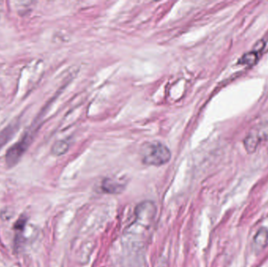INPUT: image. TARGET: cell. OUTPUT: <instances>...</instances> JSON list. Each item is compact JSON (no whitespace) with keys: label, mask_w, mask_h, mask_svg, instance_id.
Wrapping results in <instances>:
<instances>
[{"label":"cell","mask_w":268,"mask_h":267,"mask_svg":"<svg viewBox=\"0 0 268 267\" xmlns=\"http://www.w3.org/2000/svg\"><path fill=\"white\" fill-rule=\"evenodd\" d=\"M30 141L31 138L29 134H25V136L19 142L13 144L8 150L6 154V163L8 167H13L18 163L21 157L23 156V154H25L27 149L29 147Z\"/></svg>","instance_id":"cell-4"},{"label":"cell","mask_w":268,"mask_h":267,"mask_svg":"<svg viewBox=\"0 0 268 267\" xmlns=\"http://www.w3.org/2000/svg\"><path fill=\"white\" fill-rule=\"evenodd\" d=\"M26 222L27 219L26 217H25V216H21V218L17 220V222H16L15 226H14V229H15L16 231H17V238L16 239V242H19L20 235H21V233H23V231H24Z\"/></svg>","instance_id":"cell-10"},{"label":"cell","mask_w":268,"mask_h":267,"mask_svg":"<svg viewBox=\"0 0 268 267\" xmlns=\"http://www.w3.org/2000/svg\"><path fill=\"white\" fill-rule=\"evenodd\" d=\"M101 189H102L103 192L106 194H120L124 190L125 185L123 184L122 182H119V181L115 180V179L107 178L102 181Z\"/></svg>","instance_id":"cell-6"},{"label":"cell","mask_w":268,"mask_h":267,"mask_svg":"<svg viewBox=\"0 0 268 267\" xmlns=\"http://www.w3.org/2000/svg\"><path fill=\"white\" fill-rule=\"evenodd\" d=\"M268 139V124L259 126L251 130L244 139V146L249 154L254 152L262 140Z\"/></svg>","instance_id":"cell-3"},{"label":"cell","mask_w":268,"mask_h":267,"mask_svg":"<svg viewBox=\"0 0 268 267\" xmlns=\"http://www.w3.org/2000/svg\"><path fill=\"white\" fill-rule=\"evenodd\" d=\"M268 245V229L263 227L259 229L253 237V248L256 252H261Z\"/></svg>","instance_id":"cell-5"},{"label":"cell","mask_w":268,"mask_h":267,"mask_svg":"<svg viewBox=\"0 0 268 267\" xmlns=\"http://www.w3.org/2000/svg\"><path fill=\"white\" fill-rule=\"evenodd\" d=\"M18 129L19 125L17 123H12L6 126L2 131H0V150L4 147V145L10 141Z\"/></svg>","instance_id":"cell-7"},{"label":"cell","mask_w":268,"mask_h":267,"mask_svg":"<svg viewBox=\"0 0 268 267\" xmlns=\"http://www.w3.org/2000/svg\"><path fill=\"white\" fill-rule=\"evenodd\" d=\"M170 158V149L163 143H147L143 149V162L147 166H163L167 163Z\"/></svg>","instance_id":"cell-1"},{"label":"cell","mask_w":268,"mask_h":267,"mask_svg":"<svg viewBox=\"0 0 268 267\" xmlns=\"http://www.w3.org/2000/svg\"><path fill=\"white\" fill-rule=\"evenodd\" d=\"M258 53L255 51H250L248 53H245L241 58L238 60V64H244V65H253L256 64L258 60Z\"/></svg>","instance_id":"cell-9"},{"label":"cell","mask_w":268,"mask_h":267,"mask_svg":"<svg viewBox=\"0 0 268 267\" xmlns=\"http://www.w3.org/2000/svg\"><path fill=\"white\" fill-rule=\"evenodd\" d=\"M265 42L264 40H260L256 44L255 46L253 48V51H255L257 53H259L260 51L262 50L265 46Z\"/></svg>","instance_id":"cell-11"},{"label":"cell","mask_w":268,"mask_h":267,"mask_svg":"<svg viewBox=\"0 0 268 267\" xmlns=\"http://www.w3.org/2000/svg\"><path fill=\"white\" fill-rule=\"evenodd\" d=\"M156 214V207L152 201H146L139 204L135 210L136 220L134 224L137 227H149Z\"/></svg>","instance_id":"cell-2"},{"label":"cell","mask_w":268,"mask_h":267,"mask_svg":"<svg viewBox=\"0 0 268 267\" xmlns=\"http://www.w3.org/2000/svg\"><path fill=\"white\" fill-rule=\"evenodd\" d=\"M69 143L65 140H59L56 142L52 147V153L55 156H61L68 152Z\"/></svg>","instance_id":"cell-8"}]
</instances>
